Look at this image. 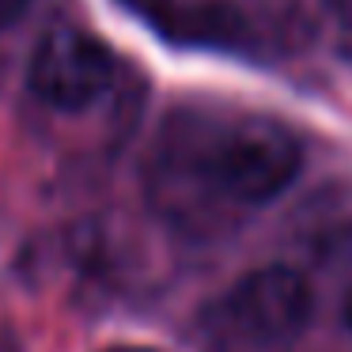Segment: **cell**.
<instances>
[{
  "label": "cell",
  "mask_w": 352,
  "mask_h": 352,
  "mask_svg": "<svg viewBox=\"0 0 352 352\" xmlns=\"http://www.w3.org/2000/svg\"><path fill=\"white\" fill-rule=\"evenodd\" d=\"M314 314L311 284L288 265H265L246 273L223 299V322L250 344H288Z\"/></svg>",
  "instance_id": "3957f363"
},
{
  "label": "cell",
  "mask_w": 352,
  "mask_h": 352,
  "mask_svg": "<svg viewBox=\"0 0 352 352\" xmlns=\"http://www.w3.org/2000/svg\"><path fill=\"white\" fill-rule=\"evenodd\" d=\"M107 352H160V349H148V344H118V349H107Z\"/></svg>",
  "instance_id": "52a82bcc"
},
{
  "label": "cell",
  "mask_w": 352,
  "mask_h": 352,
  "mask_svg": "<svg viewBox=\"0 0 352 352\" xmlns=\"http://www.w3.org/2000/svg\"><path fill=\"white\" fill-rule=\"evenodd\" d=\"M27 8H31V0H0V31L12 27L16 19H23Z\"/></svg>",
  "instance_id": "5b68a950"
},
{
  "label": "cell",
  "mask_w": 352,
  "mask_h": 352,
  "mask_svg": "<svg viewBox=\"0 0 352 352\" xmlns=\"http://www.w3.org/2000/svg\"><path fill=\"white\" fill-rule=\"evenodd\" d=\"M329 8V16L337 19V23H344V27H352V0H322Z\"/></svg>",
  "instance_id": "8992f818"
},
{
  "label": "cell",
  "mask_w": 352,
  "mask_h": 352,
  "mask_svg": "<svg viewBox=\"0 0 352 352\" xmlns=\"http://www.w3.org/2000/svg\"><path fill=\"white\" fill-rule=\"evenodd\" d=\"M303 167V148L296 133L273 118H239L205 140L197 170L220 197L235 205L276 201Z\"/></svg>",
  "instance_id": "6da1fadb"
},
{
  "label": "cell",
  "mask_w": 352,
  "mask_h": 352,
  "mask_svg": "<svg viewBox=\"0 0 352 352\" xmlns=\"http://www.w3.org/2000/svg\"><path fill=\"white\" fill-rule=\"evenodd\" d=\"M129 4L137 12H144L170 38L220 46V50H243L250 42L246 16L235 4H223V0H201V4H182V0H129Z\"/></svg>",
  "instance_id": "277c9868"
},
{
  "label": "cell",
  "mask_w": 352,
  "mask_h": 352,
  "mask_svg": "<svg viewBox=\"0 0 352 352\" xmlns=\"http://www.w3.org/2000/svg\"><path fill=\"white\" fill-rule=\"evenodd\" d=\"M114 72V54L102 38L80 27H57L38 42L27 80H31L34 99L65 114H76V110L95 107L110 91Z\"/></svg>",
  "instance_id": "7a4b0ae2"
},
{
  "label": "cell",
  "mask_w": 352,
  "mask_h": 352,
  "mask_svg": "<svg viewBox=\"0 0 352 352\" xmlns=\"http://www.w3.org/2000/svg\"><path fill=\"white\" fill-rule=\"evenodd\" d=\"M344 326H349V333H352V288H349V296H344Z\"/></svg>",
  "instance_id": "ba28073f"
}]
</instances>
